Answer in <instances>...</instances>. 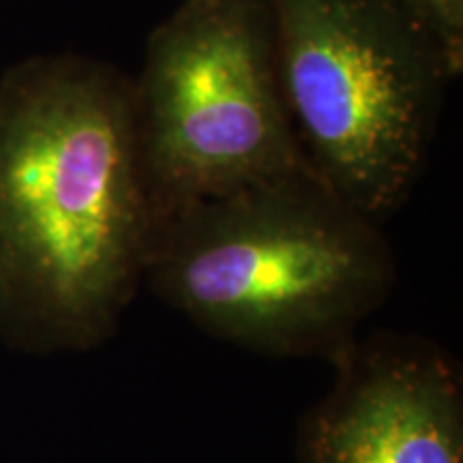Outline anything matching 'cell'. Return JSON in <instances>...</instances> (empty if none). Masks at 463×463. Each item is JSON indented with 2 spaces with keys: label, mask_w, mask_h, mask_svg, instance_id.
<instances>
[{
  "label": "cell",
  "mask_w": 463,
  "mask_h": 463,
  "mask_svg": "<svg viewBox=\"0 0 463 463\" xmlns=\"http://www.w3.org/2000/svg\"><path fill=\"white\" fill-rule=\"evenodd\" d=\"M155 234L131 75L71 52L0 75V344L31 356L108 344Z\"/></svg>",
  "instance_id": "cell-1"
},
{
  "label": "cell",
  "mask_w": 463,
  "mask_h": 463,
  "mask_svg": "<svg viewBox=\"0 0 463 463\" xmlns=\"http://www.w3.org/2000/svg\"><path fill=\"white\" fill-rule=\"evenodd\" d=\"M395 281L384 225L303 165L164 219L144 286L230 345L328 363Z\"/></svg>",
  "instance_id": "cell-2"
},
{
  "label": "cell",
  "mask_w": 463,
  "mask_h": 463,
  "mask_svg": "<svg viewBox=\"0 0 463 463\" xmlns=\"http://www.w3.org/2000/svg\"><path fill=\"white\" fill-rule=\"evenodd\" d=\"M289 120L314 170L384 225L425 172L459 78L402 0H269Z\"/></svg>",
  "instance_id": "cell-3"
},
{
  "label": "cell",
  "mask_w": 463,
  "mask_h": 463,
  "mask_svg": "<svg viewBox=\"0 0 463 463\" xmlns=\"http://www.w3.org/2000/svg\"><path fill=\"white\" fill-rule=\"evenodd\" d=\"M131 82L157 228L309 165L283 99L269 0H181L148 34Z\"/></svg>",
  "instance_id": "cell-4"
},
{
  "label": "cell",
  "mask_w": 463,
  "mask_h": 463,
  "mask_svg": "<svg viewBox=\"0 0 463 463\" xmlns=\"http://www.w3.org/2000/svg\"><path fill=\"white\" fill-rule=\"evenodd\" d=\"M298 425L297 463H463V375L436 341L358 335Z\"/></svg>",
  "instance_id": "cell-5"
},
{
  "label": "cell",
  "mask_w": 463,
  "mask_h": 463,
  "mask_svg": "<svg viewBox=\"0 0 463 463\" xmlns=\"http://www.w3.org/2000/svg\"><path fill=\"white\" fill-rule=\"evenodd\" d=\"M433 34L459 75L463 71V0H402Z\"/></svg>",
  "instance_id": "cell-6"
}]
</instances>
